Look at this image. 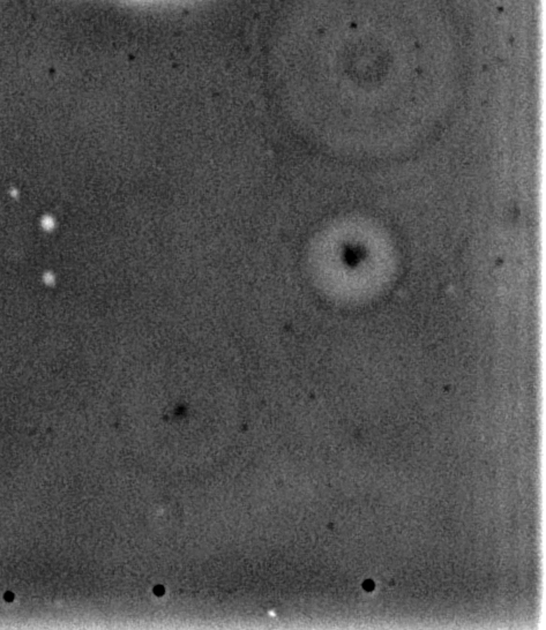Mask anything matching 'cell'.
I'll return each instance as SVG.
<instances>
[{
    "mask_svg": "<svg viewBox=\"0 0 546 630\" xmlns=\"http://www.w3.org/2000/svg\"><path fill=\"white\" fill-rule=\"evenodd\" d=\"M13 597V594H6V596H5V599H6L7 601H12Z\"/></svg>",
    "mask_w": 546,
    "mask_h": 630,
    "instance_id": "6da1fadb",
    "label": "cell"
}]
</instances>
